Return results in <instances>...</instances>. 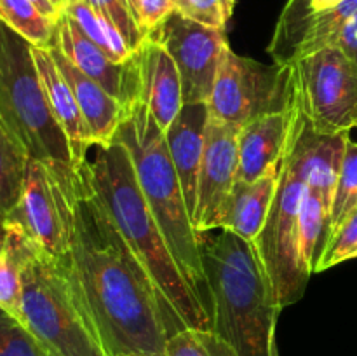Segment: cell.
Masks as SVG:
<instances>
[{
    "label": "cell",
    "instance_id": "f1b7e54d",
    "mask_svg": "<svg viewBox=\"0 0 357 356\" xmlns=\"http://www.w3.org/2000/svg\"><path fill=\"white\" fill-rule=\"evenodd\" d=\"M0 307L20 318L21 272L16 255L3 246L0 251Z\"/></svg>",
    "mask_w": 357,
    "mask_h": 356
},
{
    "label": "cell",
    "instance_id": "74e56055",
    "mask_svg": "<svg viewBox=\"0 0 357 356\" xmlns=\"http://www.w3.org/2000/svg\"><path fill=\"white\" fill-rule=\"evenodd\" d=\"M354 258H357V253H356V257H354Z\"/></svg>",
    "mask_w": 357,
    "mask_h": 356
},
{
    "label": "cell",
    "instance_id": "603a6c76",
    "mask_svg": "<svg viewBox=\"0 0 357 356\" xmlns=\"http://www.w3.org/2000/svg\"><path fill=\"white\" fill-rule=\"evenodd\" d=\"M28 154L0 126V220L6 222L23 191Z\"/></svg>",
    "mask_w": 357,
    "mask_h": 356
},
{
    "label": "cell",
    "instance_id": "44dd1931",
    "mask_svg": "<svg viewBox=\"0 0 357 356\" xmlns=\"http://www.w3.org/2000/svg\"><path fill=\"white\" fill-rule=\"evenodd\" d=\"M330 213L331 202L317 188L307 185L305 198L300 208L298 248L303 267L310 276L316 274L317 264L326 250Z\"/></svg>",
    "mask_w": 357,
    "mask_h": 356
},
{
    "label": "cell",
    "instance_id": "d4e9b609",
    "mask_svg": "<svg viewBox=\"0 0 357 356\" xmlns=\"http://www.w3.org/2000/svg\"><path fill=\"white\" fill-rule=\"evenodd\" d=\"M164 356H237V353L213 330L183 328L167 339Z\"/></svg>",
    "mask_w": 357,
    "mask_h": 356
},
{
    "label": "cell",
    "instance_id": "cb8c5ba5",
    "mask_svg": "<svg viewBox=\"0 0 357 356\" xmlns=\"http://www.w3.org/2000/svg\"><path fill=\"white\" fill-rule=\"evenodd\" d=\"M357 208V142L349 138L345 147L344 159H342L340 173H338L337 187H335L333 205L330 213V230H328V243L337 236L349 216ZM328 246V244H326Z\"/></svg>",
    "mask_w": 357,
    "mask_h": 356
},
{
    "label": "cell",
    "instance_id": "ffe728a7",
    "mask_svg": "<svg viewBox=\"0 0 357 356\" xmlns=\"http://www.w3.org/2000/svg\"><path fill=\"white\" fill-rule=\"evenodd\" d=\"M31 52H33L38 77H40V82L44 86L52 115H54L58 124L65 131L66 138H68L73 161H75L77 166H80L87 159L91 149L94 147L89 126H87L86 119H84L82 112H80L79 103H77L75 96H73L72 87L63 79L61 72L56 66L51 51L47 47L33 45Z\"/></svg>",
    "mask_w": 357,
    "mask_h": 356
},
{
    "label": "cell",
    "instance_id": "ac0fdd59",
    "mask_svg": "<svg viewBox=\"0 0 357 356\" xmlns=\"http://www.w3.org/2000/svg\"><path fill=\"white\" fill-rule=\"evenodd\" d=\"M208 121V103L183 105L176 119L164 131L171 161L180 178L190 216H194L195 212L199 170H201L202 152H204Z\"/></svg>",
    "mask_w": 357,
    "mask_h": 356
},
{
    "label": "cell",
    "instance_id": "f546056e",
    "mask_svg": "<svg viewBox=\"0 0 357 356\" xmlns=\"http://www.w3.org/2000/svg\"><path fill=\"white\" fill-rule=\"evenodd\" d=\"M357 253V208L347 218V222L342 225L337 236L328 243L326 250H324L323 258L317 264L316 272L326 271V269L333 267V265L342 264V262L352 260Z\"/></svg>",
    "mask_w": 357,
    "mask_h": 356
},
{
    "label": "cell",
    "instance_id": "7c38bea8",
    "mask_svg": "<svg viewBox=\"0 0 357 356\" xmlns=\"http://www.w3.org/2000/svg\"><path fill=\"white\" fill-rule=\"evenodd\" d=\"M241 128L209 117L206 126L204 152L197 180V199L192 223L197 232L211 230L213 220L223 199L236 184L239 168Z\"/></svg>",
    "mask_w": 357,
    "mask_h": 356
},
{
    "label": "cell",
    "instance_id": "8d00e7d4",
    "mask_svg": "<svg viewBox=\"0 0 357 356\" xmlns=\"http://www.w3.org/2000/svg\"><path fill=\"white\" fill-rule=\"evenodd\" d=\"M129 3H131V7H132V13H135V6H136V0H129Z\"/></svg>",
    "mask_w": 357,
    "mask_h": 356
},
{
    "label": "cell",
    "instance_id": "9c48e42d",
    "mask_svg": "<svg viewBox=\"0 0 357 356\" xmlns=\"http://www.w3.org/2000/svg\"><path fill=\"white\" fill-rule=\"evenodd\" d=\"M295 100L291 66H267L227 47L208 101L209 117L243 128L260 115L281 112Z\"/></svg>",
    "mask_w": 357,
    "mask_h": 356
},
{
    "label": "cell",
    "instance_id": "e575fe53",
    "mask_svg": "<svg viewBox=\"0 0 357 356\" xmlns=\"http://www.w3.org/2000/svg\"><path fill=\"white\" fill-rule=\"evenodd\" d=\"M6 237H7L6 222H3V220H0V251H2L3 246H6Z\"/></svg>",
    "mask_w": 357,
    "mask_h": 356
},
{
    "label": "cell",
    "instance_id": "52a82bcc",
    "mask_svg": "<svg viewBox=\"0 0 357 356\" xmlns=\"http://www.w3.org/2000/svg\"><path fill=\"white\" fill-rule=\"evenodd\" d=\"M307 177L309 170L300 135L298 108L291 142L281 163V175L271 212L260 234L253 241L281 307L298 302L310 279L302 264L298 248L300 208L305 198Z\"/></svg>",
    "mask_w": 357,
    "mask_h": 356
},
{
    "label": "cell",
    "instance_id": "4dcf8cb0",
    "mask_svg": "<svg viewBox=\"0 0 357 356\" xmlns=\"http://www.w3.org/2000/svg\"><path fill=\"white\" fill-rule=\"evenodd\" d=\"M173 13H176L173 0H136L135 16L145 37L157 30Z\"/></svg>",
    "mask_w": 357,
    "mask_h": 356
},
{
    "label": "cell",
    "instance_id": "83f0119b",
    "mask_svg": "<svg viewBox=\"0 0 357 356\" xmlns=\"http://www.w3.org/2000/svg\"><path fill=\"white\" fill-rule=\"evenodd\" d=\"M174 10L187 20L225 30L234 13V0H173Z\"/></svg>",
    "mask_w": 357,
    "mask_h": 356
},
{
    "label": "cell",
    "instance_id": "30bf717a",
    "mask_svg": "<svg viewBox=\"0 0 357 356\" xmlns=\"http://www.w3.org/2000/svg\"><path fill=\"white\" fill-rule=\"evenodd\" d=\"M75 180L77 173H63L30 157L21 198L6 218V225L16 227L49 255L66 260Z\"/></svg>",
    "mask_w": 357,
    "mask_h": 356
},
{
    "label": "cell",
    "instance_id": "2e32d148",
    "mask_svg": "<svg viewBox=\"0 0 357 356\" xmlns=\"http://www.w3.org/2000/svg\"><path fill=\"white\" fill-rule=\"evenodd\" d=\"M139 68V101L166 131L183 108V89L173 56L160 42L146 37L136 51Z\"/></svg>",
    "mask_w": 357,
    "mask_h": 356
},
{
    "label": "cell",
    "instance_id": "8fae6325",
    "mask_svg": "<svg viewBox=\"0 0 357 356\" xmlns=\"http://www.w3.org/2000/svg\"><path fill=\"white\" fill-rule=\"evenodd\" d=\"M149 37L167 49L178 66L183 103H208L227 47L225 30L206 27L173 13Z\"/></svg>",
    "mask_w": 357,
    "mask_h": 356
},
{
    "label": "cell",
    "instance_id": "5bb4252c",
    "mask_svg": "<svg viewBox=\"0 0 357 356\" xmlns=\"http://www.w3.org/2000/svg\"><path fill=\"white\" fill-rule=\"evenodd\" d=\"M54 42L80 72L100 84L126 108L138 103L139 68L136 54L128 63H115L114 59L108 58L103 49L87 38L82 30L73 23L72 17L66 16L65 13L58 20Z\"/></svg>",
    "mask_w": 357,
    "mask_h": 356
},
{
    "label": "cell",
    "instance_id": "836d02e7",
    "mask_svg": "<svg viewBox=\"0 0 357 356\" xmlns=\"http://www.w3.org/2000/svg\"><path fill=\"white\" fill-rule=\"evenodd\" d=\"M340 2H344V0H305L307 7H309L310 10H314V13H319V10H328V9H331V7L338 6Z\"/></svg>",
    "mask_w": 357,
    "mask_h": 356
},
{
    "label": "cell",
    "instance_id": "d6a6232c",
    "mask_svg": "<svg viewBox=\"0 0 357 356\" xmlns=\"http://www.w3.org/2000/svg\"><path fill=\"white\" fill-rule=\"evenodd\" d=\"M31 2L35 3V6L38 7V9L42 10V13L45 14V16H49L51 20H59V16H61V13H59L58 9L54 7V3L51 2V0H31Z\"/></svg>",
    "mask_w": 357,
    "mask_h": 356
},
{
    "label": "cell",
    "instance_id": "d6986e66",
    "mask_svg": "<svg viewBox=\"0 0 357 356\" xmlns=\"http://www.w3.org/2000/svg\"><path fill=\"white\" fill-rule=\"evenodd\" d=\"M52 59L56 66L61 72L63 79L72 87L73 96L79 103L80 112L89 126L91 136H93L94 147L108 145L114 140L122 119L126 117L129 108H126L121 101L115 100L114 96L107 93L98 82H94L91 77L80 72L68 58L61 52V49L52 42L49 45Z\"/></svg>",
    "mask_w": 357,
    "mask_h": 356
},
{
    "label": "cell",
    "instance_id": "e0dca14e",
    "mask_svg": "<svg viewBox=\"0 0 357 356\" xmlns=\"http://www.w3.org/2000/svg\"><path fill=\"white\" fill-rule=\"evenodd\" d=\"M281 164L253 181H236L223 199L211 230L223 229L246 241H255L267 220L278 191Z\"/></svg>",
    "mask_w": 357,
    "mask_h": 356
},
{
    "label": "cell",
    "instance_id": "9a60e30c",
    "mask_svg": "<svg viewBox=\"0 0 357 356\" xmlns=\"http://www.w3.org/2000/svg\"><path fill=\"white\" fill-rule=\"evenodd\" d=\"M296 100L281 112L260 115L241 128L236 181H253L282 163L295 129Z\"/></svg>",
    "mask_w": 357,
    "mask_h": 356
},
{
    "label": "cell",
    "instance_id": "4316f807",
    "mask_svg": "<svg viewBox=\"0 0 357 356\" xmlns=\"http://www.w3.org/2000/svg\"><path fill=\"white\" fill-rule=\"evenodd\" d=\"M0 356H49L30 330L0 307Z\"/></svg>",
    "mask_w": 357,
    "mask_h": 356
},
{
    "label": "cell",
    "instance_id": "484cf974",
    "mask_svg": "<svg viewBox=\"0 0 357 356\" xmlns=\"http://www.w3.org/2000/svg\"><path fill=\"white\" fill-rule=\"evenodd\" d=\"M103 20L114 24L121 35L124 37L126 44L129 45L132 52L136 54L139 47H142L143 40H145V34L139 28L138 21H136L132 7L129 0H86Z\"/></svg>",
    "mask_w": 357,
    "mask_h": 356
},
{
    "label": "cell",
    "instance_id": "5b68a950",
    "mask_svg": "<svg viewBox=\"0 0 357 356\" xmlns=\"http://www.w3.org/2000/svg\"><path fill=\"white\" fill-rule=\"evenodd\" d=\"M6 246L16 255L21 272L17 320L33 334L49 356H105L84 314L66 262L6 225Z\"/></svg>",
    "mask_w": 357,
    "mask_h": 356
},
{
    "label": "cell",
    "instance_id": "7402d4cb",
    "mask_svg": "<svg viewBox=\"0 0 357 356\" xmlns=\"http://www.w3.org/2000/svg\"><path fill=\"white\" fill-rule=\"evenodd\" d=\"M0 21L31 45L49 47L54 42L58 21L45 16L31 0H0Z\"/></svg>",
    "mask_w": 357,
    "mask_h": 356
},
{
    "label": "cell",
    "instance_id": "277c9868",
    "mask_svg": "<svg viewBox=\"0 0 357 356\" xmlns=\"http://www.w3.org/2000/svg\"><path fill=\"white\" fill-rule=\"evenodd\" d=\"M112 142L122 143L128 149L143 198L155 216L181 272L211 309L199 234L194 229L180 178L171 161L166 133L149 108L138 101L122 119Z\"/></svg>",
    "mask_w": 357,
    "mask_h": 356
},
{
    "label": "cell",
    "instance_id": "4fadbf2b",
    "mask_svg": "<svg viewBox=\"0 0 357 356\" xmlns=\"http://www.w3.org/2000/svg\"><path fill=\"white\" fill-rule=\"evenodd\" d=\"M356 14L357 0H344L319 13L310 10L305 0H289L268 51L275 63L291 65L295 59L333 44L340 28Z\"/></svg>",
    "mask_w": 357,
    "mask_h": 356
},
{
    "label": "cell",
    "instance_id": "1f68e13d",
    "mask_svg": "<svg viewBox=\"0 0 357 356\" xmlns=\"http://www.w3.org/2000/svg\"><path fill=\"white\" fill-rule=\"evenodd\" d=\"M331 45L340 49L347 58L357 63V14L340 28Z\"/></svg>",
    "mask_w": 357,
    "mask_h": 356
},
{
    "label": "cell",
    "instance_id": "d590c367",
    "mask_svg": "<svg viewBox=\"0 0 357 356\" xmlns=\"http://www.w3.org/2000/svg\"><path fill=\"white\" fill-rule=\"evenodd\" d=\"M51 2L54 3V7H56V9H58L59 13L63 14V13H65V9H66V7H68V3L72 2V0H51Z\"/></svg>",
    "mask_w": 357,
    "mask_h": 356
},
{
    "label": "cell",
    "instance_id": "3957f363",
    "mask_svg": "<svg viewBox=\"0 0 357 356\" xmlns=\"http://www.w3.org/2000/svg\"><path fill=\"white\" fill-rule=\"evenodd\" d=\"M199 234L215 334L237 356H279L275 323L281 304L253 241L230 230Z\"/></svg>",
    "mask_w": 357,
    "mask_h": 356
},
{
    "label": "cell",
    "instance_id": "ba28073f",
    "mask_svg": "<svg viewBox=\"0 0 357 356\" xmlns=\"http://www.w3.org/2000/svg\"><path fill=\"white\" fill-rule=\"evenodd\" d=\"M296 105L321 135H342L357 128V63L335 45L291 63Z\"/></svg>",
    "mask_w": 357,
    "mask_h": 356
},
{
    "label": "cell",
    "instance_id": "7a4b0ae2",
    "mask_svg": "<svg viewBox=\"0 0 357 356\" xmlns=\"http://www.w3.org/2000/svg\"><path fill=\"white\" fill-rule=\"evenodd\" d=\"M93 149L96 150L80 164V170L132 253L146 269L169 313L183 328L211 330V309L181 272L143 198L128 149L119 142Z\"/></svg>",
    "mask_w": 357,
    "mask_h": 356
},
{
    "label": "cell",
    "instance_id": "8992f818",
    "mask_svg": "<svg viewBox=\"0 0 357 356\" xmlns=\"http://www.w3.org/2000/svg\"><path fill=\"white\" fill-rule=\"evenodd\" d=\"M31 47L0 21V126L28 157L75 175L79 166L49 107Z\"/></svg>",
    "mask_w": 357,
    "mask_h": 356
},
{
    "label": "cell",
    "instance_id": "6da1fadb",
    "mask_svg": "<svg viewBox=\"0 0 357 356\" xmlns=\"http://www.w3.org/2000/svg\"><path fill=\"white\" fill-rule=\"evenodd\" d=\"M65 262L105 356H164L167 339L183 330L80 166Z\"/></svg>",
    "mask_w": 357,
    "mask_h": 356
}]
</instances>
